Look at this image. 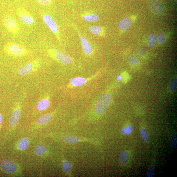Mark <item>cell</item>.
Instances as JSON below:
<instances>
[{
	"label": "cell",
	"instance_id": "cell-1",
	"mask_svg": "<svg viewBox=\"0 0 177 177\" xmlns=\"http://www.w3.org/2000/svg\"><path fill=\"white\" fill-rule=\"evenodd\" d=\"M112 100V96L110 94H102L98 100L96 108V112L99 114L105 112L109 107Z\"/></svg>",
	"mask_w": 177,
	"mask_h": 177
},
{
	"label": "cell",
	"instance_id": "cell-2",
	"mask_svg": "<svg viewBox=\"0 0 177 177\" xmlns=\"http://www.w3.org/2000/svg\"><path fill=\"white\" fill-rule=\"evenodd\" d=\"M6 50L8 53L14 56H22L27 52L22 46L13 43L8 44L6 46Z\"/></svg>",
	"mask_w": 177,
	"mask_h": 177
},
{
	"label": "cell",
	"instance_id": "cell-3",
	"mask_svg": "<svg viewBox=\"0 0 177 177\" xmlns=\"http://www.w3.org/2000/svg\"><path fill=\"white\" fill-rule=\"evenodd\" d=\"M4 22L5 25L10 33L16 35L18 32L19 28L14 18L10 16H7L4 18Z\"/></svg>",
	"mask_w": 177,
	"mask_h": 177
},
{
	"label": "cell",
	"instance_id": "cell-4",
	"mask_svg": "<svg viewBox=\"0 0 177 177\" xmlns=\"http://www.w3.org/2000/svg\"><path fill=\"white\" fill-rule=\"evenodd\" d=\"M55 55L57 59L60 62L66 65H70L73 63V59L69 55L61 51H57L55 52Z\"/></svg>",
	"mask_w": 177,
	"mask_h": 177
},
{
	"label": "cell",
	"instance_id": "cell-5",
	"mask_svg": "<svg viewBox=\"0 0 177 177\" xmlns=\"http://www.w3.org/2000/svg\"><path fill=\"white\" fill-rule=\"evenodd\" d=\"M1 166L3 169L10 173H14L17 170V166L16 164L9 160L2 161Z\"/></svg>",
	"mask_w": 177,
	"mask_h": 177
},
{
	"label": "cell",
	"instance_id": "cell-6",
	"mask_svg": "<svg viewBox=\"0 0 177 177\" xmlns=\"http://www.w3.org/2000/svg\"><path fill=\"white\" fill-rule=\"evenodd\" d=\"M43 19L45 23L48 27L55 34L58 32V27L56 22L51 16L48 15H44Z\"/></svg>",
	"mask_w": 177,
	"mask_h": 177
},
{
	"label": "cell",
	"instance_id": "cell-7",
	"mask_svg": "<svg viewBox=\"0 0 177 177\" xmlns=\"http://www.w3.org/2000/svg\"><path fill=\"white\" fill-rule=\"evenodd\" d=\"M150 6L153 12L156 14H162L164 12L162 5L159 1L156 0L153 1Z\"/></svg>",
	"mask_w": 177,
	"mask_h": 177
},
{
	"label": "cell",
	"instance_id": "cell-8",
	"mask_svg": "<svg viewBox=\"0 0 177 177\" xmlns=\"http://www.w3.org/2000/svg\"><path fill=\"white\" fill-rule=\"evenodd\" d=\"M80 40L84 52L87 55L91 54L93 50L91 45L88 39L85 37L82 36L80 38Z\"/></svg>",
	"mask_w": 177,
	"mask_h": 177
},
{
	"label": "cell",
	"instance_id": "cell-9",
	"mask_svg": "<svg viewBox=\"0 0 177 177\" xmlns=\"http://www.w3.org/2000/svg\"><path fill=\"white\" fill-rule=\"evenodd\" d=\"M18 15L21 20L26 24L32 25L35 22L33 18L27 13L24 12H20Z\"/></svg>",
	"mask_w": 177,
	"mask_h": 177
},
{
	"label": "cell",
	"instance_id": "cell-10",
	"mask_svg": "<svg viewBox=\"0 0 177 177\" xmlns=\"http://www.w3.org/2000/svg\"><path fill=\"white\" fill-rule=\"evenodd\" d=\"M34 65L32 62H29L21 67L18 71L20 75L24 76L29 74L33 69Z\"/></svg>",
	"mask_w": 177,
	"mask_h": 177
},
{
	"label": "cell",
	"instance_id": "cell-11",
	"mask_svg": "<svg viewBox=\"0 0 177 177\" xmlns=\"http://www.w3.org/2000/svg\"><path fill=\"white\" fill-rule=\"evenodd\" d=\"M132 25L131 20L128 17H125L121 21L119 27L121 30L126 31L130 29Z\"/></svg>",
	"mask_w": 177,
	"mask_h": 177
},
{
	"label": "cell",
	"instance_id": "cell-12",
	"mask_svg": "<svg viewBox=\"0 0 177 177\" xmlns=\"http://www.w3.org/2000/svg\"><path fill=\"white\" fill-rule=\"evenodd\" d=\"M21 111L20 109H16L12 114L10 121V125L12 126H15L19 121L21 116Z\"/></svg>",
	"mask_w": 177,
	"mask_h": 177
},
{
	"label": "cell",
	"instance_id": "cell-13",
	"mask_svg": "<svg viewBox=\"0 0 177 177\" xmlns=\"http://www.w3.org/2000/svg\"><path fill=\"white\" fill-rule=\"evenodd\" d=\"M129 160V153L126 151L121 152L120 155L119 160L121 165L125 166L128 163Z\"/></svg>",
	"mask_w": 177,
	"mask_h": 177
},
{
	"label": "cell",
	"instance_id": "cell-14",
	"mask_svg": "<svg viewBox=\"0 0 177 177\" xmlns=\"http://www.w3.org/2000/svg\"><path fill=\"white\" fill-rule=\"evenodd\" d=\"M87 80L85 78L77 77L73 78L71 81V83L73 86H80L84 85L86 83Z\"/></svg>",
	"mask_w": 177,
	"mask_h": 177
},
{
	"label": "cell",
	"instance_id": "cell-15",
	"mask_svg": "<svg viewBox=\"0 0 177 177\" xmlns=\"http://www.w3.org/2000/svg\"><path fill=\"white\" fill-rule=\"evenodd\" d=\"M52 115L51 113H47L42 115L37 120V122L41 125H44L48 123L52 120Z\"/></svg>",
	"mask_w": 177,
	"mask_h": 177
},
{
	"label": "cell",
	"instance_id": "cell-16",
	"mask_svg": "<svg viewBox=\"0 0 177 177\" xmlns=\"http://www.w3.org/2000/svg\"><path fill=\"white\" fill-rule=\"evenodd\" d=\"M83 18L87 22H96L100 19L99 15L96 14H86L84 15Z\"/></svg>",
	"mask_w": 177,
	"mask_h": 177
},
{
	"label": "cell",
	"instance_id": "cell-17",
	"mask_svg": "<svg viewBox=\"0 0 177 177\" xmlns=\"http://www.w3.org/2000/svg\"><path fill=\"white\" fill-rule=\"evenodd\" d=\"M50 104V102L48 99H45L42 100L38 104V109L39 111L45 110L49 107Z\"/></svg>",
	"mask_w": 177,
	"mask_h": 177
},
{
	"label": "cell",
	"instance_id": "cell-18",
	"mask_svg": "<svg viewBox=\"0 0 177 177\" xmlns=\"http://www.w3.org/2000/svg\"><path fill=\"white\" fill-rule=\"evenodd\" d=\"M62 139L63 142L69 143H76L78 141L75 136L69 135L63 136Z\"/></svg>",
	"mask_w": 177,
	"mask_h": 177
},
{
	"label": "cell",
	"instance_id": "cell-19",
	"mask_svg": "<svg viewBox=\"0 0 177 177\" xmlns=\"http://www.w3.org/2000/svg\"><path fill=\"white\" fill-rule=\"evenodd\" d=\"M90 31L94 35H99L102 31V28L99 26H92L89 28Z\"/></svg>",
	"mask_w": 177,
	"mask_h": 177
},
{
	"label": "cell",
	"instance_id": "cell-20",
	"mask_svg": "<svg viewBox=\"0 0 177 177\" xmlns=\"http://www.w3.org/2000/svg\"><path fill=\"white\" fill-rule=\"evenodd\" d=\"M29 144V141L27 138H24L21 140L19 145L18 148L21 150H25L27 148Z\"/></svg>",
	"mask_w": 177,
	"mask_h": 177
},
{
	"label": "cell",
	"instance_id": "cell-21",
	"mask_svg": "<svg viewBox=\"0 0 177 177\" xmlns=\"http://www.w3.org/2000/svg\"><path fill=\"white\" fill-rule=\"evenodd\" d=\"M148 44L150 47H154L157 42V36L154 34L150 35L149 36Z\"/></svg>",
	"mask_w": 177,
	"mask_h": 177
},
{
	"label": "cell",
	"instance_id": "cell-22",
	"mask_svg": "<svg viewBox=\"0 0 177 177\" xmlns=\"http://www.w3.org/2000/svg\"><path fill=\"white\" fill-rule=\"evenodd\" d=\"M141 136L143 140L146 143H148L149 141V135L147 131L144 128L141 129Z\"/></svg>",
	"mask_w": 177,
	"mask_h": 177
},
{
	"label": "cell",
	"instance_id": "cell-23",
	"mask_svg": "<svg viewBox=\"0 0 177 177\" xmlns=\"http://www.w3.org/2000/svg\"><path fill=\"white\" fill-rule=\"evenodd\" d=\"M47 151L46 148L45 146L43 145H39L36 150V153L37 155H43L46 153Z\"/></svg>",
	"mask_w": 177,
	"mask_h": 177
},
{
	"label": "cell",
	"instance_id": "cell-24",
	"mask_svg": "<svg viewBox=\"0 0 177 177\" xmlns=\"http://www.w3.org/2000/svg\"><path fill=\"white\" fill-rule=\"evenodd\" d=\"M134 129L132 126L129 125L123 128L121 131V132L124 135H128L133 133Z\"/></svg>",
	"mask_w": 177,
	"mask_h": 177
},
{
	"label": "cell",
	"instance_id": "cell-25",
	"mask_svg": "<svg viewBox=\"0 0 177 177\" xmlns=\"http://www.w3.org/2000/svg\"><path fill=\"white\" fill-rule=\"evenodd\" d=\"M72 164L68 161H65L63 163V167L64 170L66 173H70L71 168L72 167Z\"/></svg>",
	"mask_w": 177,
	"mask_h": 177
},
{
	"label": "cell",
	"instance_id": "cell-26",
	"mask_svg": "<svg viewBox=\"0 0 177 177\" xmlns=\"http://www.w3.org/2000/svg\"><path fill=\"white\" fill-rule=\"evenodd\" d=\"M170 144L171 147L176 148L177 147V135H172L170 139Z\"/></svg>",
	"mask_w": 177,
	"mask_h": 177
},
{
	"label": "cell",
	"instance_id": "cell-27",
	"mask_svg": "<svg viewBox=\"0 0 177 177\" xmlns=\"http://www.w3.org/2000/svg\"><path fill=\"white\" fill-rule=\"evenodd\" d=\"M177 82L176 78H174L171 82L169 87V89L171 92H173L176 90L177 88Z\"/></svg>",
	"mask_w": 177,
	"mask_h": 177
},
{
	"label": "cell",
	"instance_id": "cell-28",
	"mask_svg": "<svg viewBox=\"0 0 177 177\" xmlns=\"http://www.w3.org/2000/svg\"><path fill=\"white\" fill-rule=\"evenodd\" d=\"M139 60L137 57L133 55L129 58V63L132 65H136L139 64Z\"/></svg>",
	"mask_w": 177,
	"mask_h": 177
},
{
	"label": "cell",
	"instance_id": "cell-29",
	"mask_svg": "<svg viewBox=\"0 0 177 177\" xmlns=\"http://www.w3.org/2000/svg\"><path fill=\"white\" fill-rule=\"evenodd\" d=\"M166 39V36L164 33H160L157 36V41L159 44H162L164 43Z\"/></svg>",
	"mask_w": 177,
	"mask_h": 177
},
{
	"label": "cell",
	"instance_id": "cell-30",
	"mask_svg": "<svg viewBox=\"0 0 177 177\" xmlns=\"http://www.w3.org/2000/svg\"><path fill=\"white\" fill-rule=\"evenodd\" d=\"M155 173V168L153 166H152L148 171L147 176L148 177H152L154 176Z\"/></svg>",
	"mask_w": 177,
	"mask_h": 177
},
{
	"label": "cell",
	"instance_id": "cell-31",
	"mask_svg": "<svg viewBox=\"0 0 177 177\" xmlns=\"http://www.w3.org/2000/svg\"><path fill=\"white\" fill-rule=\"evenodd\" d=\"M38 3L43 5H48L51 3V0H37Z\"/></svg>",
	"mask_w": 177,
	"mask_h": 177
},
{
	"label": "cell",
	"instance_id": "cell-32",
	"mask_svg": "<svg viewBox=\"0 0 177 177\" xmlns=\"http://www.w3.org/2000/svg\"><path fill=\"white\" fill-rule=\"evenodd\" d=\"M123 79V76H122L120 75L118 76V81H120L122 80Z\"/></svg>",
	"mask_w": 177,
	"mask_h": 177
},
{
	"label": "cell",
	"instance_id": "cell-33",
	"mask_svg": "<svg viewBox=\"0 0 177 177\" xmlns=\"http://www.w3.org/2000/svg\"><path fill=\"white\" fill-rule=\"evenodd\" d=\"M2 115L0 113V124H1L2 122Z\"/></svg>",
	"mask_w": 177,
	"mask_h": 177
}]
</instances>
